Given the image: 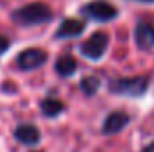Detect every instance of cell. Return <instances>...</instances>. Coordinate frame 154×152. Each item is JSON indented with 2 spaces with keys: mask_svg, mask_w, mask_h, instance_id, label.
<instances>
[{
  "mask_svg": "<svg viewBox=\"0 0 154 152\" xmlns=\"http://www.w3.org/2000/svg\"><path fill=\"white\" fill-rule=\"evenodd\" d=\"M13 22L31 27V25H39V23H47L52 20V11L48 5H45L43 2H32L29 5H23L16 11L11 13Z\"/></svg>",
  "mask_w": 154,
  "mask_h": 152,
  "instance_id": "obj_1",
  "label": "cell"
},
{
  "mask_svg": "<svg viewBox=\"0 0 154 152\" xmlns=\"http://www.w3.org/2000/svg\"><path fill=\"white\" fill-rule=\"evenodd\" d=\"M149 88V77H120L109 81V91L122 97H142Z\"/></svg>",
  "mask_w": 154,
  "mask_h": 152,
  "instance_id": "obj_2",
  "label": "cell"
},
{
  "mask_svg": "<svg viewBox=\"0 0 154 152\" xmlns=\"http://www.w3.org/2000/svg\"><path fill=\"white\" fill-rule=\"evenodd\" d=\"M81 13L90 18V20H95V22H111L115 20L118 11H116L115 5L104 2V0H91L90 4H86Z\"/></svg>",
  "mask_w": 154,
  "mask_h": 152,
  "instance_id": "obj_3",
  "label": "cell"
},
{
  "mask_svg": "<svg viewBox=\"0 0 154 152\" xmlns=\"http://www.w3.org/2000/svg\"><path fill=\"white\" fill-rule=\"evenodd\" d=\"M108 45H109V36L106 32H95L82 43L81 54L90 61H99L106 54Z\"/></svg>",
  "mask_w": 154,
  "mask_h": 152,
  "instance_id": "obj_4",
  "label": "cell"
},
{
  "mask_svg": "<svg viewBox=\"0 0 154 152\" xmlns=\"http://www.w3.org/2000/svg\"><path fill=\"white\" fill-rule=\"evenodd\" d=\"M45 61H47V52L41 50V48H27V50L20 52L18 57H16L18 68L20 70H25V72L36 70L39 66H43Z\"/></svg>",
  "mask_w": 154,
  "mask_h": 152,
  "instance_id": "obj_5",
  "label": "cell"
},
{
  "mask_svg": "<svg viewBox=\"0 0 154 152\" xmlns=\"http://www.w3.org/2000/svg\"><path fill=\"white\" fill-rule=\"evenodd\" d=\"M134 41L140 50L154 48V25L149 22H140L134 29Z\"/></svg>",
  "mask_w": 154,
  "mask_h": 152,
  "instance_id": "obj_6",
  "label": "cell"
},
{
  "mask_svg": "<svg viewBox=\"0 0 154 152\" xmlns=\"http://www.w3.org/2000/svg\"><path fill=\"white\" fill-rule=\"evenodd\" d=\"M129 114L124 111H113L106 116L104 123H102V132L104 134H116L120 132L127 123H129Z\"/></svg>",
  "mask_w": 154,
  "mask_h": 152,
  "instance_id": "obj_7",
  "label": "cell"
},
{
  "mask_svg": "<svg viewBox=\"0 0 154 152\" xmlns=\"http://www.w3.org/2000/svg\"><path fill=\"white\" fill-rule=\"evenodd\" d=\"M14 138L23 143V145H36L39 141V131L36 125L32 123H23V125H18L14 129Z\"/></svg>",
  "mask_w": 154,
  "mask_h": 152,
  "instance_id": "obj_8",
  "label": "cell"
},
{
  "mask_svg": "<svg viewBox=\"0 0 154 152\" xmlns=\"http://www.w3.org/2000/svg\"><path fill=\"white\" fill-rule=\"evenodd\" d=\"M82 31H84V23H82L81 20L70 18V20H65V22L59 25V29H57V32H56V38H59V39L75 38L79 34H82Z\"/></svg>",
  "mask_w": 154,
  "mask_h": 152,
  "instance_id": "obj_9",
  "label": "cell"
},
{
  "mask_svg": "<svg viewBox=\"0 0 154 152\" xmlns=\"http://www.w3.org/2000/svg\"><path fill=\"white\" fill-rule=\"evenodd\" d=\"M56 72L61 77H72L77 72V61L72 56H61L56 61Z\"/></svg>",
  "mask_w": 154,
  "mask_h": 152,
  "instance_id": "obj_10",
  "label": "cell"
},
{
  "mask_svg": "<svg viewBox=\"0 0 154 152\" xmlns=\"http://www.w3.org/2000/svg\"><path fill=\"white\" fill-rule=\"evenodd\" d=\"M39 109L47 118H56V116H59L65 111V104L61 100H56V99H47V100L41 102Z\"/></svg>",
  "mask_w": 154,
  "mask_h": 152,
  "instance_id": "obj_11",
  "label": "cell"
},
{
  "mask_svg": "<svg viewBox=\"0 0 154 152\" xmlns=\"http://www.w3.org/2000/svg\"><path fill=\"white\" fill-rule=\"evenodd\" d=\"M99 88H100V81L93 75H88L81 81V90H82V93H84L86 97L95 95V93L99 91Z\"/></svg>",
  "mask_w": 154,
  "mask_h": 152,
  "instance_id": "obj_12",
  "label": "cell"
},
{
  "mask_svg": "<svg viewBox=\"0 0 154 152\" xmlns=\"http://www.w3.org/2000/svg\"><path fill=\"white\" fill-rule=\"evenodd\" d=\"M7 50H9V39L0 34V56H2V54H5Z\"/></svg>",
  "mask_w": 154,
  "mask_h": 152,
  "instance_id": "obj_13",
  "label": "cell"
},
{
  "mask_svg": "<svg viewBox=\"0 0 154 152\" xmlns=\"http://www.w3.org/2000/svg\"><path fill=\"white\" fill-rule=\"evenodd\" d=\"M142 152H154V141H152V143H149V145H147Z\"/></svg>",
  "mask_w": 154,
  "mask_h": 152,
  "instance_id": "obj_14",
  "label": "cell"
},
{
  "mask_svg": "<svg viewBox=\"0 0 154 152\" xmlns=\"http://www.w3.org/2000/svg\"><path fill=\"white\" fill-rule=\"evenodd\" d=\"M136 2H142V4H154V0H136Z\"/></svg>",
  "mask_w": 154,
  "mask_h": 152,
  "instance_id": "obj_15",
  "label": "cell"
}]
</instances>
